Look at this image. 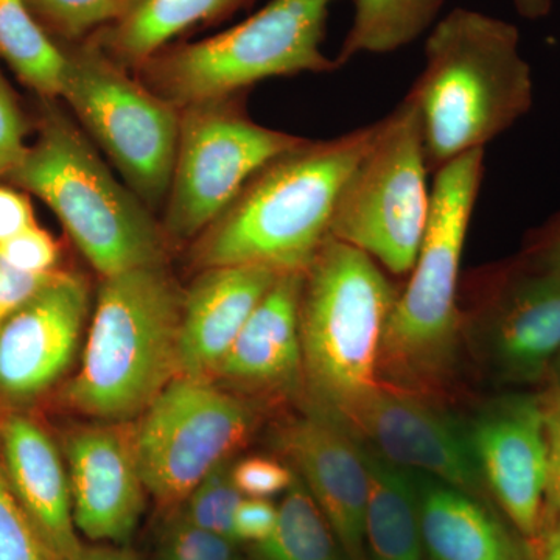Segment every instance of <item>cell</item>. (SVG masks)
Wrapping results in <instances>:
<instances>
[{
  "instance_id": "13",
  "label": "cell",
  "mask_w": 560,
  "mask_h": 560,
  "mask_svg": "<svg viewBox=\"0 0 560 560\" xmlns=\"http://www.w3.org/2000/svg\"><path fill=\"white\" fill-rule=\"evenodd\" d=\"M90 294L83 279L55 272L0 327V397L22 401L50 388L79 348Z\"/></svg>"
},
{
  "instance_id": "30",
  "label": "cell",
  "mask_w": 560,
  "mask_h": 560,
  "mask_svg": "<svg viewBox=\"0 0 560 560\" xmlns=\"http://www.w3.org/2000/svg\"><path fill=\"white\" fill-rule=\"evenodd\" d=\"M235 541L187 521L175 518L165 530L161 560H235Z\"/></svg>"
},
{
  "instance_id": "11",
  "label": "cell",
  "mask_w": 560,
  "mask_h": 560,
  "mask_svg": "<svg viewBox=\"0 0 560 560\" xmlns=\"http://www.w3.org/2000/svg\"><path fill=\"white\" fill-rule=\"evenodd\" d=\"M253 408L206 378L178 375L143 412L135 430L147 492L162 508L186 503L210 471L246 444Z\"/></svg>"
},
{
  "instance_id": "21",
  "label": "cell",
  "mask_w": 560,
  "mask_h": 560,
  "mask_svg": "<svg viewBox=\"0 0 560 560\" xmlns=\"http://www.w3.org/2000/svg\"><path fill=\"white\" fill-rule=\"evenodd\" d=\"M412 474L423 550L431 560H534L528 540L515 536L481 499L429 475Z\"/></svg>"
},
{
  "instance_id": "3",
  "label": "cell",
  "mask_w": 560,
  "mask_h": 560,
  "mask_svg": "<svg viewBox=\"0 0 560 560\" xmlns=\"http://www.w3.org/2000/svg\"><path fill=\"white\" fill-rule=\"evenodd\" d=\"M183 301L162 265L103 278L69 405L105 422L143 415L179 375Z\"/></svg>"
},
{
  "instance_id": "26",
  "label": "cell",
  "mask_w": 560,
  "mask_h": 560,
  "mask_svg": "<svg viewBox=\"0 0 560 560\" xmlns=\"http://www.w3.org/2000/svg\"><path fill=\"white\" fill-rule=\"evenodd\" d=\"M253 551L257 560H340L342 555L329 522L298 477L279 504L275 529Z\"/></svg>"
},
{
  "instance_id": "4",
  "label": "cell",
  "mask_w": 560,
  "mask_h": 560,
  "mask_svg": "<svg viewBox=\"0 0 560 560\" xmlns=\"http://www.w3.org/2000/svg\"><path fill=\"white\" fill-rule=\"evenodd\" d=\"M482 176L485 150L469 151L436 172L429 226L383 338L378 375L390 388H427L451 368L460 329V259Z\"/></svg>"
},
{
  "instance_id": "1",
  "label": "cell",
  "mask_w": 560,
  "mask_h": 560,
  "mask_svg": "<svg viewBox=\"0 0 560 560\" xmlns=\"http://www.w3.org/2000/svg\"><path fill=\"white\" fill-rule=\"evenodd\" d=\"M378 121L327 140L305 139L248 180L202 232L201 268L256 265L305 272L329 238L346 180L377 135Z\"/></svg>"
},
{
  "instance_id": "39",
  "label": "cell",
  "mask_w": 560,
  "mask_h": 560,
  "mask_svg": "<svg viewBox=\"0 0 560 560\" xmlns=\"http://www.w3.org/2000/svg\"><path fill=\"white\" fill-rule=\"evenodd\" d=\"M533 552L534 560H560V511L548 503Z\"/></svg>"
},
{
  "instance_id": "43",
  "label": "cell",
  "mask_w": 560,
  "mask_h": 560,
  "mask_svg": "<svg viewBox=\"0 0 560 560\" xmlns=\"http://www.w3.org/2000/svg\"><path fill=\"white\" fill-rule=\"evenodd\" d=\"M237 560H241V559H237Z\"/></svg>"
},
{
  "instance_id": "15",
  "label": "cell",
  "mask_w": 560,
  "mask_h": 560,
  "mask_svg": "<svg viewBox=\"0 0 560 560\" xmlns=\"http://www.w3.org/2000/svg\"><path fill=\"white\" fill-rule=\"evenodd\" d=\"M480 326L504 377L536 382L560 355V275L523 259L493 276Z\"/></svg>"
},
{
  "instance_id": "41",
  "label": "cell",
  "mask_w": 560,
  "mask_h": 560,
  "mask_svg": "<svg viewBox=\"0 0 560 560\" xmlns=\"http://www.w3.org/2000/svg\"><path fill=\"white\" fill-rule=\"evenodd\" d=\"M518 14L525 20L539 21L551 13L555 0H512Z\"/></svg>"
},
{
  "instance_id": "2",
  "label": "cell",
  "mask_w": 560,
  "mask_h": 560,
  "mask_svg": "<svg viewBox=\"0 0 560 560\" xmlns=\"http://www.w3.org/2000/svg\"><path fill=\"white\" fill-rule=\"evenodd\" d=\"M423 55L408 94L419 108L429 172L485 150L529 113L533 72L511 22L455 9L431 27Z\"/></svg>"
},
{
  "instance_id": "5",
  "label": "cell",
  "mask_w": 560,
  "mask_h": 560,
  "mask_svg": "<svg viewBox=\"0 0 560 560\" xmlns=\"http://www.w3.org/2000/svg\"><path fill=\"white\" fill-rule=\"evenodd\" d=\"M397 296L377 261L335 238L304 272V372L319 407L342 422L381 386L383 338Z\"/></svg>"
},
{
  "instance_id": "9",
  "label": "cell",
  "mask_w": 560,
  "mask_h": 560,
  "mask_svg": "<svg viewBox=\"0 0 560 560\" xmlns=\"http://www.w3.org/2000/svg\"><path fill=\"white\" fill-rule=\"evenodd\" d=\"M61 97L143 205L171 190L180 109L128 75L90 39L66 49Z\"/></svg>"
},
{
  "instance_id": "40",
  "label": "cell",
  "mask_w": 560,
  "mask_h": 560,
  "mask_svg": "<svg viewBox=\"0 0 560 560\" xmlns=\"http://www.w3.org/2000/svg\"><path fill=\"white\" fill-rule=\"evenodd\" d=\"M72 560H139V558L124 548L84 547L83 545L79 556Z\"/></svg>"
},
{
  "instance_id": "27",
  "label": "cell",
  "mask_w": 560,
  "mask_h": 560,
  "mask_svg": "<svg viewBox=\"0 0 560 560\" xmlns=\"http://www.w3.org/2000/svg\"><path fill=\"white\" fill-rule=\"evenodd\" d=\"M55 35L80 43L120 18L132 0H27Z\"/></svg>"
},
{
  "instance_id": "29",
  "label": "cell",
  "mask_w": 560,
  "mask_h": 560,
  "mask_svg": "<svg viewBox=\"0 0 560 560\" xmlns=\"http://www.w3.org/2000/svg\"><path fill=\"white\" fill-rule=\"evenodd\" d=\"M0 560H55L11 489L2 453H0Z\"/></svg>"
},
{
  "instance_id": "42",
  "label": "cell",
  "mask_w": 560,
  "mask_h": 560,
  "mask_svg": "<svg viewBox=\"0 0 560 560\" xmlns=\"http://www.w3.org/2000/svg\"><path fill=\"white\" fill-rule=\"evenodd\" d=\"M555 370H556V381H555V383H552V385H555L556 388H558V390L560 393V355H559V359L556 360Z\"/></svg>"
},
{
  "instance_id": "31",
  "label": "cell",
  "mask_w": 560,
  "mask_h": 560,
  "mask_svg": "<svg viewBox=\"0 0 560 560\" xmlns=\"http://www.w3.org/2000/svg\"><path fill=\"white\" fill-rule=\"evenodd\" d=\"M60 249L54 237L40 228L32 226L14 235L10 241L0 243V260L14 270L28 275H49L54 272Z\"/></svg>"
},
{
  "instance_id": "8",
  "label": "cell",
  "mask_w": 560,
  "mask_h": 560,
  "mask_svg": "<svg viewBox=\"0 0 560 560\" xmlns=\"http://www.w3.org/2000/svg\"><path fill=\"white\" fill-rule=\"evenodd\" d=\"M427 173L419 108L408 94L378 120L370 149L342 187L329 237L363 250L393 275H408L429 226Z\"/></svg>"
},
{
  "instance_id": "14",
  "label": "cell",
  "mask_w": 560,
  "mask_h": 560,
  "mask_svg": "<svg viewBox=\"0 0 560 560\" xmlns=\"http://www.w3.org/2000/svg\"><path fill=\"white\" fill-rule=\"evenodd\" d=\"M345 423L389 463L481 499L485 482L469 436L408 390L378 386Z\"/></svg>"
},
{
  "instance_id": "6",
  "label": "cell",
  "mask_w": 560,
  "mask_h": 560,
  "mask_svg": "<svg viewBox=\"0 0 560 560\" xmlns=\"http://www.w3.org/2000/svg\"><path fill=\"white\" fill-rule=\"evenodd\" d=\"M9 175L50 206L103 278L162 265L164 237L147 206L117 183L65 117L46 120L38 142Z\"/></svg>"
},
{
  "instance_id": "20",
  "label": "cell",
  "mask_w": 560,
  "mask_h": 560,
  "mask_svg": "<svg viewBox=\"0 0 560 560\" xmlns=\"http://www.w3.org/2000/svg\"><path fill=\"white\" fill-rule=\"evenodd\" d=\"M304 272L279 275L213 377L257 389H290L304 371L300 307Z\"/></svg>"
},
{
  "instance_id": "19",
  "label": "cell",
  "mask_w": 560,
  "mask_h": 560,
  "mask_svg": "<svg viewBox=\"0 0 560 560\" xmlns=\"http://www.w3.org/2000/svg\"><path fill=\"white\" fill-rule=\"evenodd\" d=\"M0 453L22 510L55 560H72L83 544L77 537L72 493L60 453L38 423L10 416L0 425Z\"/></svg>"
},
{
  "instance_id": "7",
  "label": "cell",
  "mask_w": 560,
  "mask_h": 560,
  "mask_svg": "<svg viewBox=\"0 0 560 560\" xmlns=\"http://www.w3.org/2000/svg\"><path fill=\"white\" fill-rule=\"evenodd\" d=\"M338 0H271L230 31L167 46L139 72L149 90L178 109L224 101L259 81L341 69L320 50Z\"/></svg>"
},
{
  "instance_id": "12",
  "label": "cell",
  "mask_w": 560,
  "mask_h": 560,
  "mask_svg": "<svg viewBox=\"0 0 560 560\" xmlns=\"http://www.w3.org/2000/svg\"><path fill=\"white\" fill-rule=\"evenodd\" d=\"M482 482L514 529L536 540L544 523L550 453L540 396L510 394L486 405L469 436Z\"/></svg>"
},
{
  "instance_id": "22",
  "label": "cell",
  "mask_w": 560,
  "mask_h": 560,
  "mask_svg": "<svg viewBox=\"0 0 560 560\" xmlns=\"http://www.w3.org/2000/svg\"><path fill=\"white\" fill-rule=\"evenodd\" d=\"M254 3L256 0H132L120 18L86 39L121 68L138 70L184 33L228 20Z\"/></svg>"
},
{
  "instance_id": "16",
  "label": "cell",
  "mask_w": 560,
  "mask_h": 560,
  "mask_svg": "<svg viewBox=\"0 0 560 560\" xmlns=\"http://www.w3.org/2000/svg\"><path fill=\"white\" fill-rule=\"evenodd\" d=\"M279 447L300 470L345 559L368 560L364 511L370 477L364 448L349 427L318 407L287 423L279 434Z\"/></svg>"
},
{
  "instance_id": "37",
  "label": "cell",
  "mask_w": 560,
  "mask_h": 560,
  "mask_svg": "<svg viewBox=\"0 0 560 560\" xmlns=\"http://www.w3.org/2000/svg\"><path fill=\"white\" fill-rule=\"evenodd\" d=\"M31 202L20 191L0 186V243L35 226Z\"/></svg>"
},
{
  "instance_id": "24",
  "label": "cell",
  "mask_w": 560,
  "mask_h": 560,
  "mask_svg": "<svg viewBox=\"0 0 560 560\" xmlns=\"http://www.w3.org/2000/svg\"><path fill=\"white\" fill-rule=\"evenodd\" d=\"M0 57L43 97L61 95L68 54L36 20L27 0H0Z\"/></svg>"
},
{
  "instance_id": "10",
  "label": "cell",
  "mask_w": 560,
  "mask_h": 560,
  "mask_svg": "<svg viewBox=\"0 0 560 560\" xmlns=\"http://www.w3.org/2000/svg\"><path fill=\"white\" fill-rule=\"evenodd\" d=\"M304 140L261 127L232 98L180 109L165 232L176 241L202 234L260 168Z\"/></svg>"
},
{
  "instance_id": "34",
  "label": "cell",
  "mask_w": 560,
  "mask_h": 560,
  "mask_svg": "<svg viewBox=\"0 0 560 560\" xmlns=\"http://www.w3.org/2000/svg\"><path fill=\"white\" fill-rule=\"evenodd\" d=\"M54 275L55 272L28 275L14 270L5 261L0 260V327L20 311L25 302L31 301Z\"/></svg>"
},
{
  "instance_id": "38",
  "label": "cell",
  "mask_w": 560,
  "mask_h": 560,
  "mask_svg": "<svg viewBox=\"0 0 560 560\" xmlns=\"http://www.w3.org/2000/svg\"><path fill=\"white\" fill-rule=\"evenodd\" d=\"M526 259L560 275V210L537 230Z\"/></svg>"
},
{
  "instance_id": "25",
  "label": "cell",
  "mask_w": 560,
  "mask_h": 560,
  "mask_svg": "<svg viewBox=\"0 0 560 560\" xmlns=\"http://www.w3.org/2000/svg\"><path fill=\"white\" fill-rule=\"evenodd\" d=\"M444 0H353V20L342 40L338 65L357 55L390 54L433 27Z\"/></svg>"
},
{
  "instance_id": "36",
  "label": "cell",
  "mask_w": 560,
  "mask_h": 560,
  "mask_svg": "<svg viewBox=\"0 0 560 560\" xmlns=\"http://www.w3.org/2000/svg\"><path fill=\"white\" fill-rule=\"evenodd\" d=\"M547 429L548 453H550V482L548 504L560 511V393L555 385L540 394Z\"/></svg>"
},
{
  "instance_id": "23",
  "label": "cell",
  "mask_w": 560,
  "mask_h": 560,
  "mask_svg": "<svg viewBox=\"0 0 560 560\" xmlns=\"http://www.w3.org/2000/svg\"><path fill=\"white\" fill-rule=\"evenodd\" d=\"M370 490L364 511V545L370 560H423L418 486L412 471L381 453L364 451Z\"/></svg>"
},
{
  "instance_id": "17",
  "label": "cell",
  "mask_w": 560,
  "mask_h": 560,
  "mask_svg": "<svg viewBox=\"0 0 560 560\" xmlns=\"http://www.w3.org/2000/svg\"><path fill=\"white\" fill-rule=\"evenodd\" d=\"M77 529L95 541L131 539L145 508L135 431L125 422L73 431L66 444Z\"/></svg>"
},
{
  "instance_id": "18",
  "label": "cell",
  "mask_w": 560,
  "mask_h": 560,
  "mask_svg": "<svg viewBox=\"0 0 560 560\" xmlns=\"http://www.w3.org/2000/svg\"><path fill=\"white\" fill-rule=\"evenodd\" d=\"M279 272L256 265L206 268L184 294L179 375L212 381Z\"/></svg>"
},
{
  "instance_id": "33",
  "label": "cell",
  "mask_w": 560,
  "mask_h": 560,
  "mask_svg": "<svg viewBox=\"0 0 560 560\" xmlns=\"http://www.w3.org/2000/svg\"><path fill=\"white\" fill-rule=\"evenodd\" d=\"M25 125L9 84L0 73V175L10 173L24 158Z\"/></svg>"
},
{
  "instance_id": "28",
  "label": "cell",
  "mask_w": 560,
  "mask_h": 560,
  "mask_svg": "<svg viewBox=\"0 0 560 560\" xmlns=\"http://www.w3.org/2000/svg\"><path fill=\"white\" fill-rule=\"evenodd\" d=\"M242 500L241 490L232 480V466L228 460L210 471L190 493L186 500L184 517L200 528L234 540L235 511Z\"/></svg>"
},
{
  "instance_id": "32",
  "label": "cell",
  "mask_w": 560,
  "mask_h": 560,
  "mask_svg": "<svg viewBox=\"0 0 560 560\" xmlns=\"http://www.w3.org/2000/svg\"><path fill=\"white\" fill-rule=\"evenodd\" d=\"M294 471L267 456H248L232 466V480L243 497L270 499L287 492L294 481Z\"/></svg>"
},
{
  "instance_id": "35",
  "label": "cell",
  "mask_w": 560,
  "mask_h": 560,
  "mask_svg": "<svg viewBox=\"0 0 560 560\" xmlns=\"http://www.w3.org/2000/svg\"><path fill=\"white\" fill-rule=\"evenodd\" d=\"M278 508L268 499H243L235 511L234 540L260 544L275 529Z\"/></svg>"
}]
</instances>
